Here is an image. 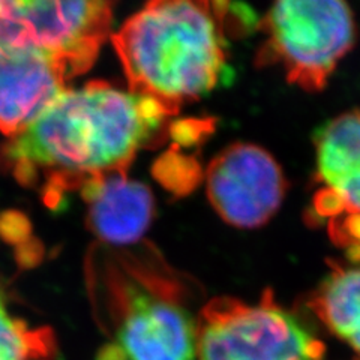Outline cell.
Returning <instances> with one entry per match:
<instances>
[{"mask_svg": "<svg viewBox=\"0 0 360 360\" xmlns=\"http://www.w3.org/2000/svg\"><path fill=\"white\" fill-rule=\"evenodd\" d=\"M230 0H148L111 37L129 92L173 116L227 75Z\"/></svg>", "mask_w": 360, "mask_h": 360, "instance_id": "2", "label": "cell"}, {"mask_svg": "<svg viewBox=\"0 0 360 360\" xmlns=\"http://www.w3.org/2000/svg\"><path fill=\"white\" fill-rule=\"evenodd\" d=\"M80 193L87 202V227L105 245L139 242L153 219L150 189L123 173L89 182Z\"/></svg>", "mask_w": 360, "mask_h": 360, "instance_id": "10", "label": "cell"}, {"mask_svg": "<svg viewBox=\"0 0 360 360\" xmlns=\"http://www.w3.org/2000/svg\"><path fill=\"white\" fill-rule=\"evenodd\" d=\"M324 345L295 312L263 292L255 303L207 302L197 317L198 360H323Z\"/></svg>", "mask_w": 360, "mask_h": 360, "instance_id": "5", "label": "cell"}, {"mask_svg": "<svg viewBox=\"0 0 360 360\" xmlns=\"http://www.w3.org/2000/svg\"><path fill=\"white\" fill-rule=\"evenodd\" d=\"M258 66H279L287 82L320 92L353 49L356 26L345 0H275L260 22Z\"/></svg>", "mask_w": 360, "mask_h": 360, "instance_id": "4", "label": "cell"}, {"mask_svg": "<svg viewBox=\"0 0 360 360\" xmlns=\"http://www.w3.org/2000/svg\"><path fill=\"white\" fill-rule=\"evenodd\" d=\"M170 115L156 101L105 82L65 89L0 149V167L21 185L39 188L47 206L89 182L123 173L161 137Z\"/></svg>", "mask_w": 360, "mask_h": 360, "instance_id": "1", "label": "cell"}, {"mask_svg": "<svg viewBox=\"0 0 360 360\" xmlns=\"http://www.w3.org/2000/svg\"><path fill=\"white\" fill-rule=\"evenodd\" d=\"M311 308L333 335L360 353V266L333 267L315 290Z\"/></svg>", "mask_w": 360, "mask_h": 360, "instance_id": "11", "label": "cell"}, {"mask_svg": "<svg viewBox=\"0 0 360 360\" xmlns=\"http://www.w3.org/2000/svg\"><path fill=\"white\" fill-rule=\"evenodd\" d=\"M95 297L107 302L110 342L98 360H195L197 317L176 275L132 254L96 262Z\"/></svg>", "mask_w": 360, "mask_h": 360, "instance_id": "3", "label": "cell"}, {"mask_svg": "<svg viewBox=\"0 0 360 360\" xmlns=\"http://www.w3.org/2000/svg\"><path fill=\"white\" fill-rule=\"evenodd\" d=\"M58 344L47 326H32L8 308L0 287V360H54Z\"/></svg>", "mask_w": 360, "mask_h": 360, "instance_id": "12", "label": "cell"}, {"mask_svg": "<svg viewBox=\"0 0 360 360\" xmlns=\"http://www.w3.org/2000/svg\"><path fill=\"white\" fill-rule=\"evenodd\" d=\"M207 197L233 227L257 229L272 219L287 193L275 158L260 146L236 143L219 152L206 170Z\"/></svg>", "mask_w": 360, "mask_h": 360, "instance_id": "8", "label": "cell"}, {"mask_svg": "<svg viewBox=\"0 0 360 360\" xmlns=\"http://www.w3.org/2000/svg\"><path fill=\"white\" fill-rule=\"evenodd\" d=\"M115 5L116 0H0V45L41 54L74 78L95 63Z\"/></svg>", "mask_w": 360, "mask_h": 360, "instance_id": "6", "label": "cell"}, {"mask_svg": "<svg viewBox=\"0 0 360 360\" xmlns=\"http://www.w3.org/2000/svg\"><path fill=\"white\" fill-rule=\"evenodd\" d=\"M309 218L360 262V110L335 117L315 134Z\"/></svg>", "mask_w": 360, "mask_h": 360, "instance_id": "7", "label": "cell"}, {"mask_svg": "<svg viewBox=\"0 0 360 360\" xmlns=\"http://www.w3.org/2000/svg\"><path fill=\"white\" fill-rule=\"evenodd\" d=\"M63 68L41 54L0 45V132L14 137L66 89Z\"/></svg>", "mask_w": 360, "mask_h": 360, "instance_id": "9", "label": "cell"}]
</instances>
